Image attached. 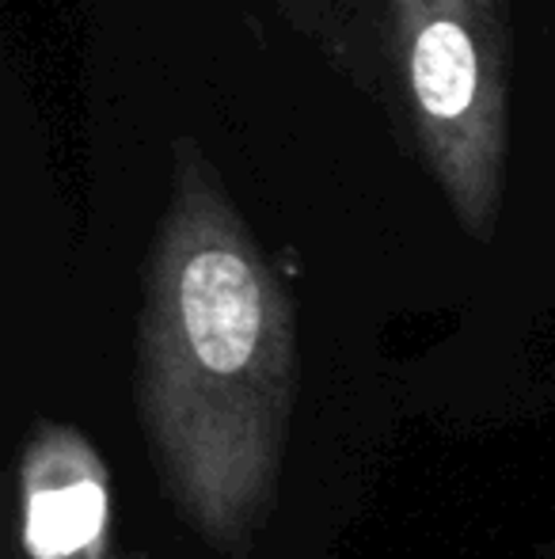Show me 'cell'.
<instances>
[{
    "instance_id": "obj_3",
    "label": "cell",
    "mask_w": 555,
    "mask_h": 559,
    "mask_svg": "<svg viewBox=\"0 0 555 559\" xmlns=\"http://www.w3.org/2000/svg\"><path fill=\"white\" fill-rule=\"evenodd\" d=\"M107 499L96 484H69L61 491H43L31 502L27 514V545L38 559H58L76 548L92 545L104 525Z\"/></svg>"
},
{
    "instance_id": "obj_2",
    "label": "cell",
    "mask_w": 555,
    "mask_h": 559,
    "mask_svg": "<svg viewBox=\"0 0 555 559\" xmlns=\"http://www.w3.org/2000/svg\"><path fill=\"white\" fill-rule=\"evenodd\" d=\"M297 35H304L327 66L388 111L385 12L388 0H270Z\"/></svg>"
},
{
    "instance_id": "obj_1",
    "label": "cell",
    "mask_w": 555,
    "mask_h": 559,
    "mask_svg": "<svg viewBox=\"0 0 555 559\" xmlns=\"http://www.w3.org/2000/svg\"><path fill=\"white\" fill-rule=\"evenodd\" d=\"M388 118L472 233H491L510 160L506 0H388Z\"/></svg>"
}]
</instances>
